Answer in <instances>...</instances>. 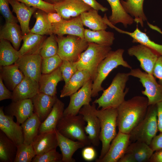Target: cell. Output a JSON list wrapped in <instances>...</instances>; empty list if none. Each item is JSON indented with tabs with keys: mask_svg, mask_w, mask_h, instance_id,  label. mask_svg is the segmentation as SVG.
<instances>
[{
	"mask_svg": "<svg viewBox=\"0 0 162 162\" xmlns=\"http://www.w3.org/2000/svg\"><path fill=\"white\" fill-rule=\"evenodd\" d=\"M84 3L89 6L92 8L97 11L101 10L105 12L108 10L107 8L104 7L96 0H82Z\"/></svg>",
	"mask_w": 162,
	"mask_h": 162,
	"instance_id": "obj_51",
	"label": "cell"
},
{
	"mask_svg": "<svg viewBox=\"0 0 162 162\" xmlns=\"http://www.w3.org/2000/svg\"><path fill=\"white\" fill-rule=\"evenodd\" d=\"M90 80H92L91 76L88 70H78L64 86L61 91L60 97L70 96L77 91Z\"/></svg>",
	"mask_w": 162,
	"mask_h": 162,
	"instance_id": "obj_25",
	"label": "cell"
},
{
	"mask_svg": "<svg viewBox=\"0 0 162 162\" xmlns=\"http://www.w3.org/2000/svg\"><path fill=\"white\" fill-rule=\"evenodd\" d=\"M154 152L148 145L136 141L130 143L125 153L130 154L135 162H149Z\"/></svg>",
	"mask_w": 162,
	"mask_h": 162,
	"instance_id": "obj_33",
	"label": "cell"
},
{
	"mask_svg": "<svg viewBox=\"0 0 162 162\" xmlns=\"http://www.w3.org/2000/svg\"><path fill=\"white\" fill-rule=\"evenodd\" d=\"M58 146L62 155V161L63 162H75V160L72 156L78 149L85 146L82 142L75 141L61 134L56 129Z\"/></svg>",
	"mask_w": 162,
	"mask_h": 162,
	"instance_id": "obj_22",
	"label": "cell"
},
{
	"mask_svg": "<svg viewBox=\"0 0 162 162\" xmlns=\"http://www.w3.org/2000/svg\"><path fill=\"white\" fill-rule=\"evenodd\" d=\"M23 36L20 26L16 23H5L0 30V39L9 41L18 51Z\"/></svg>",
	"mask_w": 162,
	"mask_h": 162,
	"instance_id": "obj_30",
	"label": "cell"
},
{
	"mask_svg": "<svg viewBox=\"0 0 162 162\" xmlns=\"http://www.w3.org/2000/svg\"><path fill=\"white\" fill-rule=\"evenodd\" d=\"M128 53L129 56L136 58L141 68L146 72L153 75L154 65L160 55L151 48L140 44L129 48Z\"/></svg>",
	"mask_w": 162,
	"mask_h": 162,
	"instance_id": "obj_12",
	"label": "cell"
},
{
	"mask_svg": "<svg viewBox=\"0 0 162 162\" xmlns=\"http://www.w3.org/2000/svg\"><path fill=\"white\" fill-rule=\"evenodd\" d=\"M56 38L58 45L57 54L62 60L77 62L88 45L84 38L76 36L57 35Z\"/></svg>",
	"mask_w": 162,
	"mask_h": 162,
	"instance_id": "obj_8",
	"label": "cell"
},
{
	"mask_svg": "<svg viewBox=\"0 0 162 162\" xmlns=\"http://www.w3.org/2000/svg\"><path fill=\"white\" fill-rule=\"evenodd\" d=\"M46 38L42 35L29 32L23 36V43L19 50L20 57L22 56L39 53Z\"/></svg>",
	"mask_w": 162,
	"mask_h": 162,
	"instance_id": "obj_28",
	"label": "cell"
},
{
	"mask_svg": "<svg viewBox=\"0 0 162 162\" xmlns=\"http://www.w3.org/2000/svg\"><path fill=\"white\" fill-rule=\"evenodd\" d=\"M42 60L40 53H37L22 56L15 63L25 76L38 82L42 74Z\"/></svg>",
	"mask_w": 162,
	"mask_h": 162,
	"instance_id": "obj_13",
	"label": "cell"
},
{
	"mask_svg": "<svg viewBox=\"0 0 162 162\" xmlns=\"http://www.w3.org/2000/svg\"><path fill=\"white\" fill-rule=\"evenodd\" d=\"M130 76L137 78L145 88L142 94L147 97L148 105H154L162 101V85L158 83L152 74L142 71L139 68L131 69Z\"/></svg>",
	"mask_w": 162,
	"mask_h": 162,
	"instance_id": "obj_9",
	"label": "cell"
},
{
	"mask_svg": "<svg viewBox=\"0 0 162 162\" xmlns=\"http://www.w3.org/2000/svg\"><path fill=\"white\" fill-rule=\"evenodd\" d=\"M96 109L95 104L93 103L92 105L89 104L83 106L80 110L79 114L82 116L87 123L85 130L91 143L94 146H98L100 142V125L95 112Z\"/></svg>",
	"mask_w": 162,
	"mask_h": 162,
	"instance_id": "obj_10",
	"label": "cell"
},
{
	"mask_svg": "<svg viewBox=\"0 0 162 162\" xmlns=\"http://www.w3.org/2000/svg\"><path fill=\"white\" fill-rule=\"evenodd\" d=\"M83 26L93 31L106 30L107 25L103 17L98 13V11L91 8L80 15Z\"/></svg>",
	"mask_w": 162,
	"mask_h": 162,
	"instance_id": "obj_36",
	"label": "cell"
},
{
	"mask_svg": "<svg viewBox=\"0 0 162 162\" xmlns=\"http://www.w3.org/2000/svg\"><path fill=\"white\" fill-rule=\"evenodd\" d=\"M53 34L58 36L68 34L84 38L83 27L80 16L70 20H64L62 22L52 24Z\"/></svg>",
	"mask_w": 162,
	"mask_h": 162,
	"instance_id": "obj_18",
	"label": "cell"
},
{
	"mask_svg": "<svg viewBox=\"0 0 162 162\" xmlns=\"http://www.w3.org/2000/svg\"><path fill=\"white\" fill-rule=\"evenodd\" d=\"M36 155H41L58 146L56 130L38 134L32 143Z\"/></svg>",
	"mask_w": 162,
	"mask_h": 162,
	"instance_id": "obj_24",
	"label": "cell"
},
{
	"mask_svg": "<svg viewBox=\"0 0 162 162\" xmlns=\"http://www.w3.org/2000/svg\"><path fill=\"white\" fill-rule=\"evenodd\" d=\"M124 51L122 49L114 51L111 50L99 64L93 81L92 97L98 96L99 92L104 90L102 84L113 70L119 66L130 69H132V67L123 58Z\"/></svg>",
	"mask_w": 162,
	"mask_h": 162,
	"instance_id": "obj_3",
	"label": "cell"
},
{
	"mask_svg": "<svg viewBox=\"0 0 162 162\" xmlns=\"http://www.w3.org/2000/svg\"><path fill=\"white\" fill-rule=\"evenodd\" d=\"M110 4L112 14L108 18L113 25L119 23L126 28L134 22V19L124 10L120 0H106Z\"/></svg>",
	"mask_w": 162,
	"mask_h": 162,
	"instance_id": "obj_29",
	"label": "cell"
},
{
	"mask_svg": "<svg viewBox=\"0 0 162 162\" xmlns=\"http://www.w3.org/2000/svg\"><path fill=\"white\" fill-rule=\"evenodd\" d=\"M20 24L23 36L30 32L29 23L32 15L38 10L16 0H8Z\"/></svg>",
	"mask_w": 162,
	"mask_h": 162,
	"instance_id": "obj_20",
	"label": "cell"
},
{
	"mask_svg": "<svg viewBox=\"0 0 162 162\" xmlns=\"http://www.w3.org/2000/svg\"><path fill=\"white\" fill-rule=\"evenodd\" d=\"M62 0H45L44 1L50 4H55Z\"/></svg>",
	"mask_w": 162,
	"mask_h": 162,
	"instance_id": "obj_57",
	"label": "cell"
},
{
	"mask_svg": "<svg viewBox=\"0 0 162 162\" xmlns=\"http://www.w3.org/2000/svg\"><path fill=\"white\" fill-rule=\"evenodd\" d=\"M34 16L36 22L30 32L42 35L53 34L52 24L48 19L47 13L38 9L34 13Z\"/></svg>",
	"mask_w": 162,
	"mask_h": 162,
	"instance_id": "obj_39",
	"label": "cell"
},
{
	"mask_svg": "<svg viewBox=\"0 0 162 162\" xmlns=\"http://www.w3.org/2000/svg\"><path fill=\"white\" fill-rule=\"evenodd\" d=\"M129 76L128 73H118L109 86L103 90L100 97L93 103L98 104V108L102 110L117 108L125 100L129 88H127L125 91L124 89Z\"/></svg>",
	"mask_w": 162,
	"mask_h": 162,
	"instance_id": "obj_2",
	"label": "cell"
},
{
	"mask_svg": "<svg viewBox=\"0 0 162 162\" xmlns=\"http://www.w3.org/2000/svg\"><path fill=\"white\" fill-rule=\"evenodd\" d=\"M93 81L90 80L79 90L70 96L69 103L64 111V115L74 116L79 114L84 106L90 104L92 101Z\"/></svg>",
	"mask_w": 162,
	"mask_h": 162,
	"instance_id": "obj_11",
	"label": "cell"
},
{
	"mask_svg": "<svg viewBox=\"0 0 162 162\" xmlns=\"http://www.w3.org/2000/svg\"><path fill=\"white\" fill-rule=\"evenodd\" d=\"M13 92L5 86L1 77H0V101L7 99H12Z\"/></svg>",
	"mask_w": 162,
	"mask_h": 162,
	"instance_id": "obj_48",
	"label": "cell"
},
{
	"mask_svg": "<svg viewBox=\"0 0 162 162\" xmlns=\"http://www.w3.org/2000/svg\"><path fill=\"white\" fill-rule=\"evenodd\" d=\"M57 97L39 92L31 98L34 106V112L42 123L51 111Z\"/></svg>",
	"mask_w": 162,
	"mask_h": 162,
	"instance_id": "obj_19",
	"label": "cell"
},
{
	"mask_svg": "<svg viewBox=\"0 0 162 162\" xmlns=\"http://www.w3.org/2000/svg\"><path fill=\"white\" fill-rule=\"evenodd\" d=\"M82 155L83 158L87 161L94 160L96 156V151L93 147L88 146L82 150Z\"/></svg>",
	"mask_w": 162,
	"mask_h": 162,
	"instance_id": "obj_49",
	"label": "cell"
},
{
	"mask_svg": "<svg viewBox=\"0 0 162 162\" xmlns=\"http://www.w3.org/2000/svg\"><path fill=\"white\" fill-rule=\"evenodd\" d=\"M64 106V103L57 98L51 111L41 123L38 134L56 130L57 124L63 115Z\"/></svg>",
	"mask_w": 162,
	"mask_h": 162,
	"instance_id": "obj_26",
	"label": "cell"
},
{
	"mask_svg": "<svg viewBox=\"0 0 162 162\" xmlns=\"http://www.w3.org/2000/svg\"><path fill=\"white\" fill-rule=\"evenodd\" d=\"M63 80L60 67L51 73L42 74L38 82L39 92L51 96L56 95L58 83Z\"/></svg>",
	"mask_w": 162,
	"mask_h": 162,
	"instance_id": "obj_23",
	"label": "cell"
},
{
	"mask_svg": "<svg viewBox=\"0 0 162 162\" xmlns=\"http://www.w3.org/2000/svg\"><path fill=\"white\" fill-rule=\"evenodd\" d=\"M38 82L25 76L21 82L15 88L13 92L12 101L31 99L38 93Z\"/></svg>",
	"mask_w": 162,
	"mask_h": 162,
	"instance_id": "obj_21",
	"label": "cell"
},
{
	"mask_svg": "<svg viewBox=\"0 0 162 162\" xmlns=\"http://www.w3.org/2000/svg\"><path fill=\"white\" fill-rule=\"evenodd\" d=\"M84 39L88 42L94 43L98 44L111 46L115 40L114 35L112 32L105 30L93 31L85 29Z\"/></svg>",
	"mask_w": 162,
	"mask_h": 162,
	"instance_id": "obj_34",
	"label": "cell"
},
{
	"mask_svg": "<svg viewBox=\"0 0 162 162\" xmlns=\"http://www.w3.org/2000/svg\"><path fill=\"white\" fill-rule=\"evenodd\" d=\"M14 117L6 115L3 106L0 107V130L17 146L23 143L24 139L21 125L14 121Z\"/></svg>",
	"mask_w": 162,
	"mask_h": 162,
	"instance_id": "obj_15",
	"label": "cell"
},
{
	"mask_svg": "<svg viewBox=\"0 0 162 162\" xmlns=\"http://www.w3.org/2000/svg\"><path fill=\"white\" fill-rule=\"evenodd\" d=\"M8 0H0V10L1 14L5 20V23H17L18 20L11 11Z\"/></svg>",
	"mask_w": 162,
	"mask_h": 162,
	"instance_id": "obj_46",
	"label": "cell"
},
{
	"mask_svg": "<svg viewBox=\"0 0 162 162\" xmlns=\"http://www.w3.org/2000/svg\"><path fill=\"white\" fill-rule=\"evenodd\" d=\"M20 57L19 50H16L9 41L0 39V66L14 64Z\"/></svg>",
	"mask_w": 162,
	"mask_h": 162,
	"instance_id": "obj_37",
	"label": "cell"
},
{
	"mask_svg": "<svg viewBox=\"0 0 162 162\" xmlns=\"http://www.w3.org/2000/svg\"><path fill=\"white\" fill-rule=\"evenodd\" d=\"M62 155L53 149L42 154L36 155L33 159L32 162H61Z\"/></svg>",
	"mask_w": 162,
	"mask_h": 162,
	"instance_id": "obj_43",
	"label": "cell"
},
{
	"mask_svg": "<svg viewBox=\"0 0 162 162\" xmlns=\"http://www.w3.org/2000/svg\"><path fill=\"white\" fill-rule=\"evenodd\" d=\"M25 4L26 5L33 7L42 10L47 14L56 12L54 8V4L43 0H16Z\"/></svg>",
	"mask_w": 162,
	"mask_h": 162,
	"instance_id": "obj_45",
	"label": "cell"
},
{
	"mask_svg": "<svg viewBox=\"0 0 162 162\" xmlns=\"http://www.w3.org/2000/svg\"><path fill=\"white\" fill-rule=\"evenodd\" d=\"M63 60L58 54L50 57L42 58V74H47L53 71L61 64Z\"/></svg>",
	"mask_w": 162,
	"mask_h": 162,
	"instance_id": "obj_42",
	"label": "cell"
},
{
	"mask_svg": "<svg viewBox=\"0 0 162 162\" xmlns=\"http://www.w3.org/2000/svg\"><path fill=\"white\" fill-rule=\"evenodd\" d=\"M17 146L1 130L0 131V162H14Z\"/></svg>",
	"mask_w": 162,
	"mask_h": 162,
	"instance_id": "obj_38",
	"label": "cell"
},
{
	"mask_svg": "<svg viewBox=\"0 0 162 162\" xmlns=\"http://www.w3.org/2000/svg\"><path fill=\"white\" fill-rule=\"evenodd\" d=\"M118 162H135L134 158L129 154L125 153Z\"/></svg>",
	"mask_w": 162,
	"mask_h": 162,
	"instance_id": "obj_55",
	"label": "cell"
},
{
	"mask_svg": "<svg viewBox=\"0 0 162 162\" xmlns=\"http://www.w3.org/2000/svg\"><path fill=\"white\" fill-rule=\"evenodd\" d=\"M58 51V45L56 35L52 34L46 38L39 53L43 58L57 54Z\"/></svg>",
	"mask_w": 162,
	"mask_h": 162,
	"instance_id": "obj_41",
	"label": "cell"
},
{
	"mask_svg": "<svg viewBox=\"0 0 162 162\" xmlns=\"http://www.w3.org/2000/svg\"><path fill=\"white\" fill-rule=\"evenodd\" d=\"M158 131L157 105H148L144 118L129 134L130 142L138 141L149 145Z\"/></svg>",
	"mask_w": 162,
	"mask_h": 162,
	"instance_id": "obj_5",
	"label": "cell"
},
{
	"mask_svg": "<svg viewBox=\"0 0 162 162\" xmlns=\"http://www.w3.org/2000/svg\"><path fill=\"white\" fill-rule=\"evenodd\" d=\"M47 17L49 22L52 24L62 22L64 20L56 12L47 14Z\"/></svg>",
	"mask_w": 162,
	"mask_h": 162,
	"instance_id": "obj_52",
	"label": "cell"
},
{
	"mask_svg": "<svg viewBox=\"0 0 162 162\" xmlns=\"http://www.w3.org/2000/svg\"><path fill=\"white\" fill-rule=\"evenodd\" d=\"M147 24L149 27L153 30H155L162 34V31L160 29L156 26L151 24L147 22Z\"/></svg>",
	"mask_w": 162,
	"mask_h": 162,
	"instance_id": "obj_56",
	"label": "cell"
},
{
	"mask_svg": "<svg viewBox=\"0 0 162 162\" xmlns=\"http://www.w3.org/2000/svg\"><path fill=\"white\" fill-rule=\"evenodd\" d=\"M0 77L6 87L12 91L25 77L15 63L11 65L0 66Z\"/></svg>",
	"mask_w": 162,
	"mask_h": 162,
	"instance_id": "obj_27",
	"label": "cell"
},
{
	"mask_svg": "<svg viewBox=\"0 0 162 162\" xmlns=\"http://www.w3.org/2000/svg\"><path fill=\"white\" fill-rule=\"evenodd\" d=\"M112 28H114L119 33L126 34L132 38L134 43H139L152 49L159 55L162 56V45L156 43L152 41L147 34L142 32L137 26L135 30L132 32L124 31L113 25Z\"/></svg>",
	"mask_w": 162,
	"mask_h": 162,
	"instance_id": "obj_31",
	"label": "cell"
},
{
	"mask_svg": "<svg viewBox=\"0 0 162 162\" xmlns=\"http://www.w3.org/2000/svg\"><path fill=\"white\" fill-rule=\"evenodd\" d=\"M95 112L98 118L100 125L99 139L102 143L100 155L97 159L102 158L106 154L112 140L117 133V108H110L99 110L96 109Z\"/></svg>",
	"mask_w": 162,
	"mask_h": 162,
	"instance_id": "obj_4",
	"label": "cell"
},
{
	"mask_svg": "<svg viewBox=\"0 0 162 162\" xmlns=\"http://www.w3.org/2000/svg\"><path fill=\"white\" fill-rule=\"evenodd\" d=\"M36 154L32 144L22 143L17 146L14 162H31Z\"/></svg>",
	"mask_w": 162,
	"mask_h": 162,
	"instance_id": "obj_40",
	"label": "cell"
},
{
	"mask_svg": "<svg viewBox=\"0 0 162 162\" xmlns=\"http://www.w3.org/2000/svg\"><path fill=\"white\" fill-rule=\"evenodd\" d=\"M86 122L82 115H64L59 121L56 130L64 136L81 142L85 146L91 144L86 133Z\"/></svg>",
	"mask_w": 162,
	"mask_h": 162,
	"instance_id": "obj_6",
	"label": "cell"
},
{
	"mask_svg": "<svg viewBox=\"0 0 162 162\" xmlns=\"http://www.w3.org/2000/svg\"><path fill=\"white\" fill-rule=\"evenodd\" d=\"M111 50L110 46L88 42V47L82 53L77 61L78 70H88L93 81L98 66Z\"/></svg>",
	"mask_w": 162,
	"mask_h": 162,
	"instance_id": "obj_7",
	"label": "cell"
},
{
	"mask_svg": "<svg viewBox=\"0 0 162 162\" xmlns=\"http://www.w3.org/2000/svg\"><path fill=\"white\" fill-rule=\"evenodd\" d=\"M148 106L147 98L142 96H136L125 100L117 108L118 131L129 134L144 118Z\"/></svg>",
	"mask_w": 162,
	"mask_h": 162,
	"instance_id": "obj_1",
	"label": "cell"
},
{
	"mask_svg": "<svg viewBox=\"0 0 162 162\" xmlns=\"http://www.w3.org/2000/svg\"><path fill=\"white\" fill-rule=\"evenodd\" d=\"M129 134L118 131L111 142L109 149L101 159H96V162H118L125 154L130 144Z\"/></svg>",
	"mask_w": 162,
	"mask_h": 162,
	"instance_id": "obj_14",
	"label": "cell"
},
{
	"mask_svg": "<svg viewBox=\"0 0 162 162\" xmlns=\"http://www.w3.org/2000/svg\"><path fill=\"white\" fill-rule=\"evenodd\" d=\"M144 0H120L125 11L133 17L134 22L143 27L144 22L147 20L143 10Z\"/></svg>",
	"mask_w": 162,
	"mask_h": 162,
	"instance_id": "obj_32",
	"label": "cell"
},
{
	"mask_svg": "<svg viewBox=\"0 0 162 162\" xmlns=\"http://www.w3.org/2000/svg\"><path fill=\"white\" fill-rule=\"evenodd\" d=\"M153 75L158 80V83L162 85V56L160 55L154 65Z\"/></svg>",
	"mask_w": 162,
	"mask_h": 162,
	"instance_id": "obj_47",
	"label": "cell"
},
{
	"mask_svg": "<svg viewBox=\"0 0 162 162\" xmlns=\"http://www.w3.org/2000/svg\"><path fill=\"white\" fill-rule=\"evenodd\" d=\"M41 122L37 115L34 113L21 124L25 144H31L34 139L38 134Z\"/></svg>",
	"mask_w": 162,
	"mask_h": 162,
	"instance_id": "obj_35",
	"label": "cell"
},
{
	"mask_svg": "<svg viewBox=\"0 0 162 162\" xmlns=\"http://www.w3.org/2000/svg\"><path fill=\"white\" fill-rule=\"evenodd\" d=\"M4 112L6 115L15 116L16 122L21 124L34 113L32 99H27L12 101L5 108Z\"/></svg>",
	"mask_w": 162,
	"mask_h": 162,
	"instance_id": "obj_17",
	"label": "cell"
},
{
	"mask_svg": "<svg viewBox=\"0 0 162 162\" xmlns=\"http://www.w3.org/2000/svg\"><path fill=\"white\" fill-rule=\"evenodd\" d=\"M153 153L149 162H162V149Z\"/></svg>",
	"mask_w": 162,
	"mask_h": 162,
	"instance_id": "obj_54",
	"label": "cell"
},
{
	"mask_svg": "<svg viewBox=\"0 0 162 162\" xmlns=\"http://www.w3.org/2000/svg\"><path fill=\"white\" fill-rule=\"evenodd\" d=\"M149 146L154 152L162 149V132L153 138Z\"/></svg>",
	"mask_w": 162,
	"mask_h": 162,
	"instance_id": "obj_50",
	"label": "cell"
},
{
	"mask_svg": "<svg viewBox=\"0 0 162 162\" xmlns=\"http://www.w3.org/2000/svg\"><path fill=\"white\" fill-rule=\"evenodd\" d=\"M77 66V62L63 60L60 67L65 84L68 83L72 76L78 70Z\"/></svg>",
	"mask_w": 162,
	"mask_h": 162,
	"instance_id": "obj_44",
	"label": "cell"
},
{
	"mask_svg": "<svg viewBox=\"0 0 162 162\" xmlns=\"http://www.w3.org/2000/svg\"><path fill=\"white\" fill-rule=\"evenodd\" d=\"M157 110V120L158 131L162 132V101L156 104Z\"/></svg>",
	"mask_w": 162,
	"mask_h": 162,
	"instance_id": "obj_53",
	"label": "cell"
},
{
	"mask_svg": "<svg viewBox=\"0 0 162 162\" xmlns=\"http://www.w3.org/2000/svg\"><path fill=\"white\" fill-rule=\"evenodd\" d=\"M56 12L65 20L79 16L92 8L82 0H63L54 4Z\"/></svg>",
	"mask_w": 162,
	"mask_h": 162,
	"instance_id": "obj_16",
	"label": "cell"
}]
</instances>
